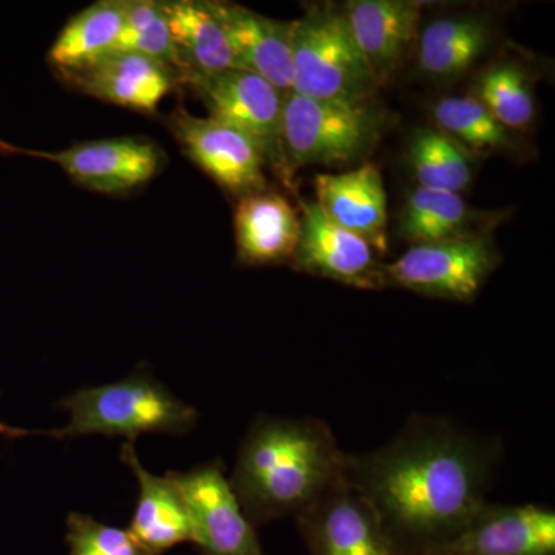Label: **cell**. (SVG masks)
Returning a JSON list of instances; mask_svg holds the SVG:
<instances>
[{"mask_svg": "<svg viewBox=\"0 0 555 555\" xmlns=\"http://www.w3.org/2000/svg\"><path fill=\"white\" fill-rule=\"evenodd\" d=\"M503 444L455 420L412 415L382 447L346 454L345 478L375 511L403 555H422L481 506Z\"/></svg>", "mask_w": 555, "mask_h": 555, "instance_id": "obj_1", "label": "cell"}, {"mask_svg": "<svg viewBox=\"0 0 555 555\" xmlns=\"http://www.w3.org/2000/svg\"><path fill=\"white\" fill-rule=\"evenodd\" d=\"M346 454L324 420L258 415L241 441L230 486L255 526L295 518L345 480Z\"/></svg>", "mask_w": 555, "mask_h": 555, "instance_id": "obj_2", "label": "cell"}, {"mask_svg": "<svg viewBox=\"0 0 555 555\" xmlns=\"http://www.w3.org/2000/svg\"><path fill=\"white\" fill-rule=\"evenodd\" d=\"M69 414L64 427L27 430L0 425L10 438L40 436L69 440L86 436L122 437L137 440L145 434L185 436L198 425L195 408L164 386L145 369L107 385L82 387L57 403Z\"/></svg>", "mask_w": 555, "mask_h": 555, "instance_id": "obj_3", "label": "cell"}, {"mask_svg": "<svg viewBox=\"0 0 555 555\" xmlns=\"http://www.w3.org/2000/svg\"><path fill=\"white\" fill-rule=\"evenodd\" d=\"M389 112L372 101L284 96L281 144L288 189L301 167L345 166L364 160L389 129Z\"/></svg>", "mask_w": 555, "mask_h": 555, "instance_id": "obj_4", "label": "cell"}, {"mask_svg": "<svg viewBox=\"0 0 555 555\" xmlns=\"http://www.w3.org/2000/svg\"><path fill=\"white\" fill-rule=\"evenodd\" d=\"M292 62L291 93L343 102L377 96V80L358 49L343 7L312 5L305 16L292 21Z\"/></svg>", "mask_w": 555, "mask_h": 555, "instance_id": "obj_5", "label": "cell"}, {"mask_svg": "<svg viewBox=\"0 0 555 555\" xmlns=\"http://www.w3.org/2000/svg\"><path fill=\"white\" fill-rule=\"evenodd\" d=\"M488 230L447 241L411 246L382 266L383 286L448 301L473 302L500 264Z\"/></svg>", "mask_w": 555, "mask_h": 555, "instance_id": "obj_6", "label": "cell"}, {"mask_svg": "<svg viewBox=\"0 0 555 555\" xmlns=\"http://www.w3.org/2000/svg\"><path fill=\"white\" fill-rule=\"evenodd\" d=\"M182 82L195 91L207 108L208 118L217 119L250 139L264 156L266 166L275 171L288 188L281 144L286 93L247 69L189 75Z\"/></svg>", "mask_w": 555, "mask_h": 555, "instance_id": "obj_7", "label": "cell"}, {"mask_svg": "<svg viewBox=\"0 0 555 555\" xmlns=\"http://www.w3.org/2000/svg\"><path fill=\"white\" fill-rule=\"evenodd\" d=\"M0 153L50 160L82 188L104 195L147 184L163 170L166 158L155 142L131 137L80 142L54 152L16 147L0 139Z\"/></svg>", "mask_w": 555, "mask_h": 555, "instance_id": "obj_8", "label": "cell"}, {"mask_svg": "<svg viewBox=\"0 0 555 555\" xmlns=\"http://www.w3.org/2000/svg\"><path fill=\"white\" fill-rule=\"evenodd\" d=\"M184 496L193 525V545L203 555H264L251 524L241 507L221 460L185 473L167 474Z\"/></svg>", "mask_w": 555, "mask_h": 555, "instance_id": "obj_9", "label": "cell"}, {"mask_svg": "<svg viewBox=\"0 0 555 555\" xmlns=\"http://www.w3.org/2000/svg\"><path fill=\"white\" fill-rule=\"evenodd\" d=\"M169 127L188 158L225 192L244 198L268 190L264 156L238 130L182 108L170 116Z\"/></svg>", "mask_w": 555, "mask_h": 555, "instance_id": "obj_10", "label": "cell"}, {"mask_svg": "<svg viewBox=\"0 0 555 555\" xmlns=\"http://www.w3.org/2000/svg\"><path fill=\"white\" fill-rule=\"evenodd\" d=\"M422 555H555L551 507L486 502L459 531Z\"/></svg>", "mask_w": 555, "mask_h": 555, "instance_id": "obj_11", "label": "cell"}, {"mask_svg": "<svg viewBox=\"0 0 555 555\" xmlns=\"http://www.w3.org/2000/svg\"><path fill=\"white\" fill-rule=\"evenodd\" d=\"M310 555H403L346 478L295 517Z\"/></svg>", "mask_w": 555, "mask_h": 555, "instance_id": "obj_12", "label": "cell"}, {"mask_svg": "<svg viewBox=\"0 0 555 555\" xmlns=\"http://www.w3.org/2000/svg\"><path fill=\"white\" fill-rule=\"evenodd\" d=\"M299 210L301 233L292 268L361 291L385 288L383 264L367 241L324 217L315 201L299 199Z\"/></svg>", "mask_w": 555, "mask_h": 555, "instance_id": "obj_13", "label": "cell"}, {"mask_svg": "<svg viewBox=\"0 0 555 555\" xmlns=\"http://www.w3.org/2000/svg\"><path fill=\"white\" fill-rule=\"evenodd\" d=\"M423 7L411 0H353L343 5L379 89L389 83L416 47Z\"/></svg>", "mask_w": 555, "mask_h": 555, "instance_id": "obj_14", "label": "cell"}, {"mask_svg": "<svg viewBox=\"0 0 555 555\" xmlns=\"http://www.w3.org/2000/svg\"><path fill=\"white\" fill-rule=\"evenodd\" d=\"M64 79L89 96L145 115H155L181 82L173 68L130 51H116Z\"/></svg>", "mask_w": 555, "mask_h": 555, "instance_id": "obj_15", "label": "cell"}, {"mask_svg": "<svg viewBox=\"0 0 555 555\" xmlns=\"http://www.w3.org/2000/svg\"><path fill=\"white\" fill-rule=\"evenodd\" d=\"M221 22L241 69L255 73L283 93L294 87L292 22L261 16L246 7L208 2Z\"/></svg>", "mask_w": 555, "mask_h": 555, "instance_id": "obj_16", "label": "cell"}, {"mask_svg": "<svg viewBox=\"0 0 555 555\" xmlns=\"http://www.w3.org/2000/svg\"><path fill=\"white\" fill-rule=\"evenodd\" d=\"M315 190V203L324 217L367 241L375 250H386L387 196L375 164L317 175Z\"/></svg>", "mask_w": 555, "mask_h": 555, "instance_id": "obj_17", "label": "cell"}, {"mask_svg": "<svg viewBox=\"0 0 555 555\" xmlns=\"http://www.w3.org/2000/svg\"><path fill=\"white\" fill-rule=\"evenodd\" d=\"M120 460L138 481V500L131 517L130 534L145 550L163 555L181 543L193 542V525L184 496L169 476L149 473L133 444L120 447Z\"/></svg>", "mask_w": 555, "mask_h": 555, "instance_id": "obj_18", "label": "cell"}, {"mask_svg": "<svg viewBox=\"0 0 555 555\" xmlns=\"http://www.w3.org/2000/svg\"><path fill=\"white\" fill-rule=\"evenodd\" d=\"M299 233V214L281 193L264 190L240 198L235 210V240L243 264L259 268L291 262Z\"/></svg>", "mask_w": 555, "mask_h": 555, "instance_id": "obj_19", "label": "cell"}, {"mask_svg": "<svg viewBox=\"0 0 555 555\" xmlns=\"http://www.w3.org/2000/svg\"><path fill=\"white\" fill-rule=\"evenodd\" d=\"M494 42V24L483 13L437 17L420 28L416 40L418 68L437 82H454L465 76Z\"/></svg>", "mask_w": 555, "mask_h": 555, "instance_id": "obj_20", "label": "cell"}, {"mask_svg": "<svg viewBox=\"0 0 555 555\" xmlns=\"http://www.w3.org/2000/svg\"><path fill=\"white\" fill-rule=\"evenodd\" d=\"M160 7L169 24L181 82L189 75L241 69L228 35L208 2L170 0L160 2Z\"/></svg>", "mask_w": 555, "mask_h": 555, "instance_id": "obj_21", "label": "cell"}, {"mask_svg": "<svg viewBox=\"0 0 555 555\" xmlns=\"http://www.w3.org/2000/svg\"><path fill=\"white\" fill-rule=\"evenodd\" d=\"M127 0H101L67 22L49 51L62 78L116 53L126 25Z\"/></svg>", "mask_w": 555, "mask_h": 555, "instance_id": "obj_22", "label": "cell"}, {"mask_svg": "<svg viewBox=\"0 0 555 555\" xmlns=\"http://www.w3.org/2000/svg\"><path fill=\"white\" fill-rule=\"evenodd\" d=\"M486 219L488 215L473 210L460 193L416 188L401 210L398 232L412 246H422L483 232Z\"/></svg>", "mask_w": 555, "mask_h": 555, "instance_id": "obj_23", "label": "cell"}, {"mask_svg": "<svg viewBox=\"0 0 555 555\" xmlns=\"http://www.w3.org/2000/svg\"><path fill=\"white\" fill-rule=\"evenodd\" d=\"M473 156L436 127L415 130L408 142L416 188L463 192L473 181Z\"/></svg>", "mask_w": 555, "mask_h": 555, "instance_id": "obj_24", "label": "cell"}, {"mask_svg": "<svg viewBox=\"0 0 555 555\" xmlns=\"http://www.w3.org/2000/svg\"><path fill=\"white\" fill-rule=\"evenodd\" d=\"M470 96L511 131L524 130L534 119V76L521 62L506 60L489 65L477 76Z\"/></svg>", "mask_w": 555, "mask_h": 555, "instance_id": "obj_25", "label": "cell"}, {"mask_svg": "<svg viewBox=\"0 0 555 555\" xmlns=\"http://www.w3.org/2000/svg\"><path fill=\"white\" fill-rule=\"evenodd\" d=\"M436 129L459 142L470 155L516 152L517 139L473 96H448L433 105Z\"/></svg>", "mask_w": 555, "mask_h": 555, "instance_id": "obj_26", "label": "cell"}, {"mask_svg": "<svg viewBox=\"0 0 555 555\" xmlns=\"http://www.w3.org/2000/svg\"><path fill=\"white\" fill-rule=\"evenodd\" d=\"M118 51H130L158 61L179 75L169 24L160 2L155 0H127L126 25Z\"/></svg>", "mask_w": 555, "mask_h": 555, "instance_id": "obj_27", "label": "cell"}, {"mask_svg": "<svg viewBox=\"0 0 555 555\" xmlns=\"http://www.w3.org/2000/svg\"><path fill=\"white\" fill-rule=\"evenodd\" d=\"M69 555H156L145 550L129 529L101 524L86 514L67 517Z\"/></svg>", "mask_w": 555, "mask_h": 555, "instance_id": "obj_28", "label": "cell"}]
</instances>
